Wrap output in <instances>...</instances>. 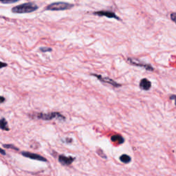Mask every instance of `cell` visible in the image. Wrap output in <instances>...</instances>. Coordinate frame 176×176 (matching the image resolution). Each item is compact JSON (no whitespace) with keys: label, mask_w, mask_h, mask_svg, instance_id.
I'll return each instance as SVG.
<instances>
[{"label":"cell","mask_w":176,"mask_h":176,"mask_svg":"<svg viewBox=\"0 0 176 176\" xmlns=\"http://www.w3.org/2000/svg\"><path fill=\"white\" fill-rule=\"evenodd\" d=\"M4 101H5V98H4V96H0V103H4Z\"/></svg>","instance_id":"44dd1931"},{"label":"cell","mask_w":176,"mask_h":176,"mask_svg":"<svg viewBox=\"0 0 176 176\" xmlns=\"http://www.w3.org/2000/svg\"><path fill=\"white\" fill-rule=\"evenodd\" d=\"M151 87V83L147 78H142L140 82V88L142 90L148 91Z\"/></svg>","instance_id":"9c48e42d"},{"label":"cell","mask_w":176,"mask_h":176,"mask_svg":"<svg viewBox=\"0 0 176 176\" xmlns=\"http://www.w3.org/2000/svg\"><path fill=\"white\" fill-rule=\"evenodd\" d=\"M38 8V6L32 2H28V3L22 4L20 5L16 6L12 8V13H30L32 12L36 11Z\"/></svg>","instance_id":"6da1fadb"},{"label":"cell","mask_w":176,"mask_h":176,"mask_svg":"<svg viewBox=\"0 0 176 176\" xmlns=\"http://www.w3.org/2000/svg\"><path fill=\"white\" fill-rule=\"evenodd\" d=\"M39 50L41 51L42 52H51L52 49L48 47H41L39 48Z\"/></svg>","instance_id":"5bb4252c"},{"label":"cell","mask_w":176,"mask_h":176,"mask_svg":"<svg viewBox=\"0 0 176 176\" xmlns=\"http://www.w3.org/2000/svg\"><path fill=\"white\" fill-rule=\"evenodd\" d=\"M170 17H171V20L176 23V13H172L171 14Z\"/></svg>","instance_id":"e0dca14e"},{"label":"cell","mask_w":176,"mask_h":176,"mask_svg":"<svg viewBox=\"0 0 176 176\" xmlns=\"http://www.w3.org/2000/svg\"><path fill=\"white\" fill-rule=\"evenodd\" d=\"M35 118H37V119L43 120H51L54 118H57L59 120H65V118L59 112H50L47 114L44 113H37L34 115Z\"/></svg>","instance_id":"3957f363"},{"label":"cell","mask_w":176,"mask_h":176,"mask_svg":"<svg viewBox=\"0 0 176 176\" xmlns=\"http://www.w3.org/2000/svg\"><path fill=\"white\" fill-rule=\"evenodd\" d=\"M0 129L6 131V132H8L10 131V128L8 127V122H7L5 118H1L0 119Z\"/></svg>","instance_id":"8fae6325"},{"label":"cell","mask_w":176,"mask_h":176,"mask_svg":"<svg viewBox=\"0 0 176 176\" xmlns=\"http://www.w3.org/2000/svg\"><path fill=\"white\" fill-rule=\"evenodd\" d=\"M7 66H8V64H7L6 63L1 62V61H0V69L7 67Z\"/></svg>","instance_id":"ac0fdd59"},{"label":"cell","mask_w":176,"mask_h":176,"mask_svg":"<svg viewBox=\"0 0 176 176\" xmlns=\"http://www.w3.org/2000/svg\"><path fill=\"white\" fill-rule=\"evenodd\" d=\"M96 152H97V153H98L99 155L101 157V158H103L104 159H107V156L105 155V153H103V151H102L101 149H97Z\"/></svg>","instance_id":"9a60e30c"},{"label":"cell","mask_w":176,"mask_h":176,"mask_svg":"<svg viewBox=\"0 0 176 176\" xmlns=\"http://www.w3.org/2000/svg\"><path fill=\"white\" fill-rule=\"evenodd\" d=\"M75 158L71 156H65L64 155H60L59 156V162L63 166H69L74 161Z\"/></svg>","instance_id":"ba28073f"},{"label":"cell","mask_w":176,"mask_h":176,"mask_svg":"<svg viewBox=\"0 0 176 176\" xmlns=\"http://www.w3.org/2000/svg\"><path fill=\"white\" fill-rule=\"evenodd\" d=\"M21 155L26 157V158L32 159V160L41 161V162H47V160L44 158V157L40 156L37 153H31V152H28V151H23L21 152Z\"/></svg>","instance_id":"8992f818"},{"label":"cell","mask_w":176,"mask_h":176,"mask_svg":"<svg viewBox=\"0 0 176 176\" xmlns=\"http://www.w3.org/2000/svg\"><path fill=\"white\" fill-rule=\"evenodd\" d=\"M91 75L94 76L95 77H96L100 80V81L105 83H108V84H110V85H112V86L115 87H121L120 84H119V83H116V81H114L113 79H111V78H110L103 77H102L101 75L96 74H92Z\"/></svg>","instance_id":"5b68a950"},{"label":"cell","mask_w":176,"mask_h":176,"mask_svg":"<svg viewBox=\"0 0 176 176\" xmlns=\"http://www.w3.org/2000/svg\"><path fill=\"white\" fill-rule=\"evenodd\" d=\"M170 99L171 100H174V101H175V105L176 106V96H175V95H171V96H170Z\"/></svg>","instance_id":"d6986e66"},{"label":"cell","mask_w":176,"mask_h":176,"mask_svg":"<svg viewBox=\"0 0 176 176\" xmlns=\"http://www.w3.org/2000/svg\"><path fill=\"white\" fill-rule=\"evenodd\" d=\"M3 147L4 148H7V149H14V150L16 151H19V149L17 147H16L15 146H14L13 144H4Z\"/></svg>","instance_id":"4fadbf2b"},{"label":"cell","mask_w":176,"mask_h":176,"mask_svg":"<svg viewBox=\"0 0 176 176\" xmlns=\"http://www.w3.org/2000/svg\"><path fill=\"white\" fill-rule=\"evenodd\" d=\"M18 1H20V0H0V2L3 4H12Z\"/></svg>","instance_id":"2e32d148"},{"label":"cell","mask_w":176,"mask_h":176,"mask_svg":"<svg viewBox=\"0 0 176 176\" xmlns=\"http://www.w3.org/2000/svg\"><path fill=\"white\" fill-rule=\"evenodd\" d=\"M94 15L100 16V17H108V18H113V19H116V20H120L119 17H118L112 11H96V12H94Z\"/></svg>","instance_id":"52a82bcc"},{"label":"cell","mask_w":176,"mask_h":176,"mask_svg":"<svg viewBox=\"0 0 176 176\" xmlns=\"http://www.w3.org/2000/svg\"><path fill=\"white\" fill-rule=\"evenodd\" d=\"M0 153H1L2 155H4V156H5L6 154V151H4L3 149H2V148H0Z\"/></svg>","instance_id":"ffe728a7"},{"label":"cell","mask_w":176,"mask_h":176,"mask_svg":"<svg viewBox=\"0 0 176 176\" xmlns=\"http://www.w3.org/2000/svg\"><path fill=\"white\" fill-rule=\"evenodd\" d=\"M127 61L131 64V65H135V66H138V67H143L146 69L147 70H149V71H153L154 70V68L152 67L150 64H147V63L140 62L139 60H138V59H133V58H128Z\"/></svg>","instance_id":"277c9868"},{"label":"cell","mask_w":176,"mask_h":176,"mask_svg":"<svg viewBox=\"0 0 176 176\" xmlns=\"http://www.w3.org/2000/svg\"><path fill=\"white\" fill-rule=\"evenodd\" d=\"M120 160L124 164H128L132 161V158L129 156L127 155V154H123L122 156L120 157Z\"/></svg>","instance_id":"7c38bea8"},{"label":"cell","mask_w":176,"mask_h":176,"mask_svg":"<svg viewBox=\"0 0 176 176\" xmlns=\"http://www.w3.org/2000/svg\"><path fill=\"white\" fill-rule=\"evenodd\" d=\"M66 142H67L68 143V142H72V139H71V138H67V139H66Z\"/></svg>","instance_id":"7402d4cb"},{"label":"cell","mask_w":176,"mask_h":176,"mask_svg":"<svg viewBox=\"0 0 176 176\" xmlns=\"http://www.w3.org/2000/svg\"><path fill=\"white\" fill-rule=\"evenodd\" d=\"M74 7V4L67 3V2H54L49 4L46 7V10L52 11H65L68 9H71Z\"/></svg>","instance_id":"7a4b0ae2"},{"label":"cell","mask_w":176,"mask_h":176,"mask_svg":"<svg viewBox=\"0 0 176 176\" xmlns=\"http://www.w3.org/2000/svg\"><path fill=\"white\" fill-rule=\"evenodd\" d=\"M111 140L113 142H115V143H117L118 144H121L124 143V142H125L124 138H123L122 135H119V134L112 135V136L111 137Z\"/></svg>","instance_id":"30bf717a"}]
</instances>
